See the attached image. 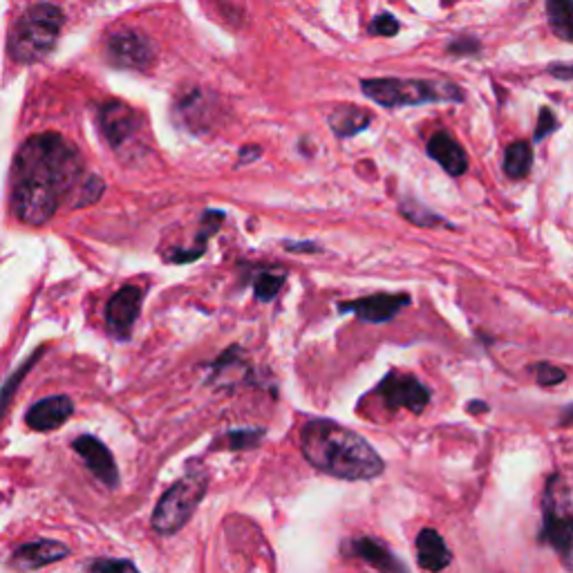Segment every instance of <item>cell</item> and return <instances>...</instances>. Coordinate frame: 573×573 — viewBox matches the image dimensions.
<instances>
[{"instance_id":"6da1fadb","label":"cell","mask_w":573,"mask_h":573,"mask_svg":"<svg viewBox=\"0 0 573 573\" xmlns=\"http://www.w3.org/2000/svg\"><path fill=\"white\" fill-rule=\"evenodd\" d=\"M83 182V157L68 139L54 133L27 139L12 171L14 213L21 222L41 227L68 197L79 195Z\"/></svg>"},{"instance_id":"7a4b0ae2","label":"cell","mask_w":573,"mask_h":573,"mask_svg":"<svg viewBox=\"0 0 573 573\" xmlns=\"http://www.w3.org/2000/svg\"><path fill=\"white\" fill-rule=\"evenodd\" d=\"M300 450L316 471L347 482L383 475L385 464L359 432L332 419H309L300 428Z\"/></svg>"},{"instance_id":"3957f363","label":"cell","mask_w":573,"mask_h":573,"mask_svg":"<svg viewBox=\"0 0 573 573\" xmlns=\"http://www.w3.org/2000/svg\"><path fill=\"white\" fill-rule=\"evenodd\" d=\"M363 95L383 108L419 106V103H459L464 92L444 79H363Z\"/></svg>"},{"instance_id":"277c9868","label":"cell","mask_w":573,"mask_h":573,"mask_svg":"<svg viewBox=\"0 0 573 573\" xmlns=\"http://www.w3.org/2000/svg\"><path fill=\"white\" fill-rule=\"evenodd\" d=\"M63 14L54 5H36L21 16L9 36V52L18 63H34L48 56L59 39Z\"/></svg>"},{"instance_id":"5b68a950","label":"cell","mask_w":573,"mask_h":573,"mask_svg":"<svg viewBox=\"0 0 573 573\" xmlns=\"http://www.w3.org/2000/svg\"><path fill=\"white\" fill-rule=\"evenodd\" d=\"M206 488H209V477H206L204 471H191L182 479H177V482L159 497L153 511V529L159 535L180 533L193 518L197 506L204 500Z\"/></svg>"},{"instance_id":"8992f818","label":"cell","mask_w":573,"mask_h":573,"mask_svg":"<svg viewBox=\"0 0 573 573\" xmlns=\"http://www.w3.org/2000/svg\"><path fill=\"white\" fill-rule=\"evenodd\" d=\"M540 542L551 544V547L560 553L565 567H569L573 542V513L569 484L562 475H553L547 484V491H544Z\"/></svg>"},{"instance_id":"52a82bcc","label":"cell","mask_w":573,"mask_h":573,"mask_svg":"<svg viewBox=\"0 0 573 573\" xmlns=\"http://www.w3.org/2000/svg\"><path fill=\"white\" fill-rule=\"evenodd\" d=\"M106 54L112 65L117 68L139 70L144 72L157 61V48L150 41V36L135 30V27H124L108 36Z\"/></svg>"},{"instance_id":"ba28073f","label":"cell","mask_w":573,"mask_h":573,"mask_svg":"<svg viewBox=\"0 0 573 573\" xmlns=\"http://www.w3.org/2000/svg\"><path fill=\"white\" fill-rule=\"evenodd\" d=\"M377 394L385 403V408L392 412L406 408L415 412V415H421L430 403V390L426 385L417 377H412V374L401 372H390L388 377L379 383Z\"/></svg>"},{"instance_id":"9c48e42d","label":"cell","mask_w":573,"mask_h":573,"mask_svg":"<svg viewBox=\"0 0 573 573\" xmlns=\"http://www.w3.org/2000/svg\"><path fill=\"white\" fill-rule=\"evenodd\" d=\"M142 298L144 291L142 287L126 285L121 287L115 296L110 298V303L106 307V323L112 336L126 341L133 334V327L142 312Z\"/></svg>"},{"instance_id":"30bf717a","label":"cell","mask_w":573,"mask_h":573,"mask_svg":"<svg viewBox=\"0 0 573 573\" xmlns=\"http://www.w3.org/2000/svg\"><path fill=\"white\" fill-rule=\"evenodd\" d=\"M99 124L103 135L110 142L112 148H121L128 139H133L135 133L142 124V117L139 112L133 110L124 101H108L103 103V108L99 112Z\"/></svg>"},{"instance_id":"8fae6325","label":"cell","mask_w":573,"mask_h":573,"mask_svg":"<svg viewBox=\"0 0 573 573\" xmlns=\"http://www.w3.org/2000/svg\"><path fill=\"white\" fill-rule=\"evenodd\" d=\"M410 303L406 294H374L338 305V312L356 314L365 323H388Z\"/></svg>"},{"instance_id":"7c38bea8","label":"cell","mask_w":573,"mask_h":573,"mask_svg":"<svg viewBox=\"0 0 573 573\" xmlns=\"http://www.w3.org/2000/svg\"><path fill=\"white\" fill-rule=\"evenodd\" d=\"M72 448L77 450L79 457L86 462L92 475H95L101 484H106L108 488H115L119 484V471H117L115 457H112L110 450L103 446L97 437L83 435L74 441Z\"/></svg>"},{"instance_id":"4fadbf2b","label":"cell","mask_w":573,"mask_h":573,"mask_svg":"<svg viewBox=\"0 0 573 573\" xmlns=\"http://www.w3.org/2000/svg\"><path fill=\"white\" fill-rule=\"evenodd\" d=\"M345 549L350 556L368 562V565L372 569H377L379 573H410L406 565L385 547V542L377 538H356L347 544Z\"/></svg>"},{"instance_id":"5bb4252c","label":"cell","mask_w":573,"mask_h":573,"mask_svg":"<svg viewBox=\"0 0 573 573\" xmlns=\"http://www.w3.org/2000/svg\"><path fill=\"white\" fill-rule=\"evenodd\" d=\"M428 155L444 168L448 175L459 177L466 173L468 155L466 150L457 144V139L448 133H435L428 139Z\"/></svg>"},{"instance_id":"9a60e30c","label":"cell","mask_w":573,"mask_h":573,"mask_svg":"<svg viewBox=\"0 0 573 573\" xmlns=\"http://www.w3.org/2000/svg\"><path fill=\"white\" fill-rule=\"evenodd\" d=\"M417 562L421 569L430 573H439L450 567L453 553L435 529H421L417 535Z\"/></svg>"},{"instance_id":"2e32d148","label":"cell","mask_w":573,"mask_h":573,"mask_svg":"<svg viewBox=\"0 0 573 573\" xmlns=\"http://www.w3.org/2000/svg\"><path fill=\"white\" fill-rule=\"evenodd\" d=\"M72 401L68 397H50L36 403V406L27 412V426L41 432H48L63 426L72 415Z\"/></svg>"},{"instance_id":"e0dca14e","label":"cell","mask_w":573,"mask_h":573,"mask_svg":"<svg viewBox=\"0 0 573 573\" xmlns=\"http://www.w3.org/2000/svg\"><path fill=\"white\" fill-rule=\"evenodd\" d=\"M65 556H70V549L65 547V544L52 542V540H41V542L25 544V547L18 549L14 553V562L21 569L34 571V569L45 567V565H52V562H56V560H63Z\"/></svg>"},{"instance_id":"ac0fdd59","label":"cell","mask_w":573,"mask_h":573,"mask_svg":"<svg viewBox=\"0 0 573 573\" xmlns=\"http://www.w3.org/2000/svg\"><path fill=\"white\" fill-rule=\"evenodd\" d=\"M370 121H372L370 112L356 106H341L330 115V126L334 130V135L343 139L363 133V130L370 126Z\"/></svg>"},{"instance_id":"d6986e66","label":"cell","mask_w":573,"mask_h":573,"mask_svg":"<svg viewBox=\"0 0 573 573\" xmlns=\"http://www.w3.org/2000/svg\"><path fill=\"white\" fill-rule=\"evenodd\" d=\"M533 166V150L526 142H513L504 153V173L511 180H524Z\"/></svg>"},{"instance_id":"ffe728a7","label":"cell","mask_w":573,"mask_h":573,"mask_svg":"<svg viewBox=\"0 0 573 573\" xmlns=\"http://www.w3.org/2000/svg\"><path fill=\"white\" fill-rule=\"evenodd\" d=\"M401 213L406 215V220L417 224V227H448V222L441 218L439 213L430 211L428 206L417 202L415 197H410V200L401 204Z\"/></svg>"},{"instance_id":"44dd1931","label":"cell","mask_w":573,"mask_h":573,"mask_svg":"<svg viewBox=\"0 0 573 573\" xmlns=\"http://www.w3.org/2000/svg\"><path fill=\"white\" fill-rule=\"evenodd\" d=\"M547 14H549L551 30L556 32L562 41H571L573 39V32H571V5L565 3V0H549V3H547Z\"/></svg>"},{"instance_id":"7402d4cb","label":"cell","mask_w":573,"mask_h":573,"mask_svg":"<svg viewBox=\"0 0 573 573\" xmlns=\"http://www.w3.org/2000/svg\"><path fill=\"white\" fill-rule=\"evenodd\" d=\"M285 285V274H276V271H262L253 280V291H256V298L262 303H269L278 296V291Z\"/></svg>"},{"instance_id":"603a6c76","label":"cell","mask_w":573,"mask_h":573,"mask_svg":"<svg viewBox=\"0 0 573 573\" xmlns=\"http://www.w3.org/2000/svg\"><path fill=\"white\" fill-rule=\"evenodd\" d=\"M262 439H265V430L262 428L231 430L229 432V448L231 450H249V448H256Z\"/></svg>"},{"instance_id":"cb8c5ba5","label":"cell","mask_w":573,"mask_h":573,"mask_svg":"<svg viewBox=\"0 0 573 573\" xmlns=\"http://www.w3.org/2000/svg\"><path fill=\"white\" fill-rule=\"evenodd\" d=\"M88 573H142L130 560H112V558H103L95 560L88 567Z\"/></svg>"},{"instance_id":"d4e9b609","label":"cell","mask_w":573,"mask_h":573,"mask_svg":"<svg viewBox=\"0 0 573 573\" xmlns=\"http://www.w3.org/2000/svg\"><path fill=\"white\" fill-rule=\"evenodd\" d=\"M531 372H533L535 381H538L540 385H556V383H562V381L567 379L565 370H560V368H556V365H551V363L533 365Z\"/></svg>"},{"instance_id":"484cf974","label":"cell","mask_w":573,"mask_h":573,"mask_svg":"<svg viewBox=\"0 0 573 573\" xmlns=\"http://www.w3.org/2000/svg\"><path fill=\"white\" fill-rule=\"evenodd\" d=\"M368 30L374 36H394L399 32V21L392 14H379L372 18Z\"/></svg>"},{"instance_id":"4316f807","label":"cell","mask_w":573,"mask_h":573,"mask_svg":"<svg viewBox=\"0 0 573 573\" xmlns=\"http://www.w3.org/2000/svg\"><path fill=\"white\" fill-rule=\"evenodd\" d=\"M556 128H558L556 115H553L549 108H542L540 117H538V128H535V142H542V139H547L551 133H556Z\"/></svg>"},{"instance_id":"83f0119b","label":"cell","mask_w":573,"mask_h":573,"mask_svg":"<svg viewBox=\"0 0 573 573\" xmlns=\"http://www.w3.org/2000/svg\"><path fill=\"white\" fill-rule=\"evenodd\" d=\"M477 50H479V43H477L475 39H471V36H466V39H464V36H459L457 41H453V43L448 45V52L455 54V56L468 54V52L473 54V52H477Z\"/></svg>"},{"instance_id":"f1b7e54d","label":"cell","mask_w":573,"mask_h":573,"mask_svg":"<svg viewBox=\"0 0 573 573\" xmlns=\"http://www.w3.org/2000/svg\"><path fill=\"white\" fill-rule=\"evenodd\" d=\"M285 249L287 251H294V253H318L321 247L314 242H285Z\"/></svg>"},{"instance_id":"f546056e","label":"cell","mask_w":573,"mask_h":573,"mask_svg":"<svg viewBox=\"0 0 573 573\" xmlns=\"http://www.w3.org/2000/svg\"><path fill=\"white\" fill-rule=\"evenodd\" d=\"M262 155V148L260 146H244L240 150V166L242 164H249V162H256V159Z\"/></svg>"},{"instance_id":"4dcf8cb0","label":"cell","mask_w":573,"mask_h":573,"mask_svg":"<svg viewBox=\"0 0 573 573\" xmlns=\"http://www.w3.org/2000/svg\"><path fill=\"white\" fill-rule=\"evenodd\" d=\"M553 77H560L562 81L571 79V65H560V68H551Z\"/></svg>"},{"instance_id":"1f68e13d","label":"cell","mask_w":573,"mask_h":573,"mask_svg":"<svg viewBox=\"0 0 573 573\" xmlns=\"http://www.w3.org/2000/svg\"><path fill=\"white\" fill-rule=\"evenodd\" d=\"M468 410H471V412H473V410H482V412H484V410H488V406H486V403H482V401H473V403H468Z\"/></svg>"}]
</instances>
